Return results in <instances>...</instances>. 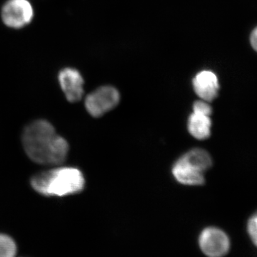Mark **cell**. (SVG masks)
Here are the masks:
<instances>
[{"label":"cell","mask_w":257,"mask_h":257,"mask_svg":"<svg viewBox=\"0 0 257 257\" xmlns=\"http://www.w3.org/2000/svg\"><path fill=\"white\" fill-rule=\"evenodd\" d=\"M119 100V92L116 88L102 86L88 94L85 99L86 109L94 117H99L116 107Z\"/></svg>","instance_id":"cell-5"},{"label":"cell","mask_w":257,"mask_h":257,"mask_svg":"<svg viewBox=\"0 0 257 257\" xmlns=\"http://www.w3.org/2000/svg\"><path fill=\"white\" fill-rule=\"evenodd\" d=\"M193 111L211 115V113H212V108L209 105L207 101L199 100L195 101L194 104H193Z\"/></svg>","instance_id":"cell-12"},{"label":"cell","mask_w":257,"mask_h":257,"mask_svg":"<svg viewBox=\"0 0 257 257\" xmlns=\"http://www.w3.org/2000/svg\"><path fill=\"white\" fill-rule=\"evenodd\" d=\"M210 116L211 115L205 113L193 111L188 120V130L192 137L199 140H206L210 137Z\"/></svg>","instance_id":"cell-9"},{"label":"cell","mask_w":257,"mask_h":257,"mask_svg":"<svg viewBox=\"0 0 257 257\" xmlns=\"http://www.w3.org/2000/svg\"><path fill=\"white\" fill-rule=\"evenodd\" d=\"M58 81L61 89L69 102H77L82 99L84 81L77 69L72 67L62 69L59 72Z\"/></svg>","instance_id":"cell-7"},{"label":"cell","mask_w":257,"mask_h":257,"mask_svg":"<svg viewBox=\"0 0 257 257\" xmlns=\"http://www.w3.org/2000/svg\"><path fill=\"white\" fill-rule=\"evenodd\" d=\"M212 165L209 154L202 149H194L179 158L172 168V174L179 183L189 186L204 184V173Z\"/></svg>","instance_id":"cell-3"},{"label":"cell","mask_w":257,"mask_h":257,"mask_svg":"<svg viewBox=\"0 0 257 257\" xmlns=\"http://www.w3.org/2000/svg\"><path fill=\"white\" fill-rule=\"evenodd\" d=\"M35 17V10L29 0H8L1 10L3 23L8 28L20 30L28 26Z\"/></svg>","instance_id":"cell-4"},{"label":"cell","mask_w":257,"mask_h":257,"mask_svg":"<svg viewBox=\"0 0 257 257\" xmlns=\"http://www.w3.org/2000/svg\"><path fill=\"white\" fill-rule=\"evenodd\" d=\"M199 246L204 254L209 257H222L229 251V237L222 230L208 227L199 236Z\"/></svg>","instance_id":"cell-6"},{"label":"cell","mask_w":257,"mask_h":257,"mask_svg":"<svg viewBox=\"0 0 257 257\" xmlns=\"http://www.w3.org/2000/svg\"><path fill=\"white\" fill-rule=\"evenodd\" d=\"M194 92L202 100L211 101L216 99L219 92L217 76L209 70H203L197 74L192 81Z\"/></svg>","instance_id":"cell-8"},{"label":"cell","mask_w":257,"mask_h":257,"mask_svg":"<svg viewBox=\"0 0 257 257\" xmlns=\"http://www.w3.org/2000/svg\"><path fill=\"white\" fill-rule=\"evenodd\" d=\"M31 185L42 195L62 197L82 192L85 180L78 169L59 167L37 174L31 179Z\"/></svg>","instance_id":"cell-2"},{"label":"cell","mask_w":257,"mask_h":257,"mask_svg":"<svg viewBox=\"0 0 257 257\" xmlns=\"http://www.w3.org/2000/svg\"><path fill=\"white\" fill-rule=\"evenodd\" d=\"M17 244L13 238L0 234V257H16Z\"/></svg>","instance_id":"cell-10"},{"label":"cell","mask_w":257,"mask_h":257,"mask_svg":"<svg viewBox=\"0 0 257 257\" xmlns=\"http://www.w3.org/2000/svg\"><path fill=\"white\" fill-rule=\"evenodd\" d=\"M250 42H251V46L253 50L257 52V28L253 30L250 37Z\"/></svg>","instance_id":"cell-13"},{"label":"cell","mask_w":257,"mask_h":257,"mask_svg":"<svg viewBox=\"0 0 257 257\" xmlns=\"http://www.w3.org/2000/svg\"><path fill=\"white\" fill-rule=\"evenodd\" d=\"M23 145L30 160L40 165H61L68 155V143L47 120H37L25 127Z\"/></svg>","instance_id":"cell-1"},{"label":"cell","mask_w":257,"mask_h":257,"mask_svg":"<svg viewBox=\"0 0 257 257\" xmlns=\"http://www.w3.org/2000/svg\"><path fill=\"white\" fill-rule=\"evenodd\" d=\"M247 231L251 241L257 246V211L248 219Z\"/></svg>","instance_id":"cell-11"}]
</instances>
